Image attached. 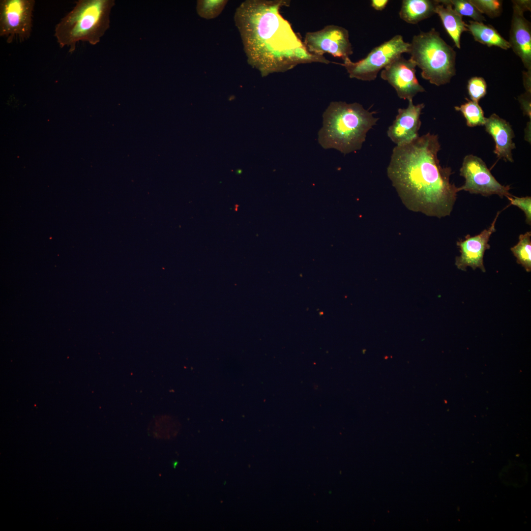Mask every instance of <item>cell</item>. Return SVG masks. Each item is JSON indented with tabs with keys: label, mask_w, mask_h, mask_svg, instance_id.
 <instances>
[{
	"label": "cell",
	"mask_w": 531,
	"mask_h": 531,
	"mask_svg": "<svg viewBox=\"0 0 531 531\" xmlns=\"http://www.w3.org/2000/svg\"><path fill=\"white\" fill-rule=\"evenodd\" d=\"M227 2L223 0H198L197 13L202 18L206 19L215 18L221 12Z\"/></svg>",
	"instance_id": "20"
},
{
	"label": "cell",
	"mask_w": 531,
	"mask_h": 531,
	"mask_svg": "<svg viewBox=\"0 0 531 531\" xmlns=\"http://www.w3.org/2000/svg\"><path fill=\"white\" fill-rule=\"evenodd\" d=\"M500 211H498L492 223L488 229H485L478 235L471 236L467 235L464 239H459L456 245L459 249L460 255L455 258V265L459 269L467 271L468 267L473 270L479 268L485 272L483 257L486 250L490 248L489 244L490 237L496 232V223Z\"/></svg>",
	"instance_id": "12"
},
{
	"label": "cell",
	"mask_w": 531,
	"mask_h": 531,
	"mask_svg": "<svg viewBox=\"0 0 531 531\" xmlns=\"http://www.w3.org/2000/svg\"><path fill=\"white\" fill-rule=\"evenodd\" d=\"M303 43L309 53L317 56L327 53L344 60L353 53L348 30L339 26L327 25L320 30L307 32Z\"/></svg>",
	"instance_id": "9"
},
{
	"label": "cell",
	"mask_w": 531,
	"mask_h": 531,
	"mask_svg": "<svg viewBox=\"0 0 531 531\" xmlns=\"http://www.w3.org/2000/svg\"><path fill=\"white\" fill-rule=\"evenodd\" d=\"M531 121H529L525 129V139L531 143Z\"/></svg>",
	"instance_id": "28"
},
{
	"label": "cell",
	"mask_w": 531,
	"mask_h": 531,
	"mask_svg": "<svg viewBox=\"0 0 531 531\" xmlns=\"http://www.w3.org/2000/svg\"><path fill=\"white\" fill-rule=\"evenodd\" d=\"M288 0H252L236 9L235 22L249 63L263 77L285 72L297 65L329 64L324 56L309 53L290 23L281 14Z\"/></svg>",
	"instance_id": "2"
},
{
	"label": "cell",
	"mask_w": 531,
	"mask_h": 531,
	"mask_svg": "<svg viewBox=\"0 0 531 531\" xmlns=\"http://www.w3.org/2000/svg\"><path fill=\"white\" fill-rule=\"evenodd\" d=\"M114 0H79L73 9L56 25L54 36L59 47L70 53L79 41L92 45L99 43L110 27Z\"/></svg>",
	"instance_id": "4"
},
{
	"label": "cell",
	"mask_w": 531,
	"mask_h": 531,
	"mask_svg": "<svg viewBox=\"0 0 531 531\" xmlns=\"http://www.w3.org/2000/svg\"><path fill=\"white\" fill-rule=\"evenodd\" d=\"M436 0H403L399 14L406 22L415 24L435 14Z\"/></svg>",
	"instance_id": "16"
},
{
	"label": "cell",
	"mask_w": 531,
	"mask_h": 531,
	"mask_svg": "<svg viewBox=\"0 0 531 531\" xmlns=\"http://www.w3.org/2000/svg\"><path fill=\"white\" fill-rule=\"evenodd\" d=\"M482 14L494 18L499 16L502 11V1L497 0H470Z\"/></svg>",
	"instance_id": "22"
},
{
	"label": "cell",
	"mask_w": 531,
	"mask_h": 531,
	"mask_svg": "<svg viewBox=\"0 0 531 531\" xmlns=\"http://www.w3.org/2000/svg\"><path fill=\"white\" fill-rule=\"evenodd\" d=\"M524 86L526 91L531 92V71H525L523 73Z\"/></svg>",
	"instance_id": "26"
},
{
	"label": "cell",
	"mask_w": 531,
	"mask_h": 531,
	"mask_svg": "<svg viewBox=\"0 0 531 531\" xmlns=\"http://www.w3.org/2000/svg\"><path fill=\"white\" fill-rule=\"evenodd\" d=\"M510 250L516 257L517 263L527 272L531 271V232L520 235L519 241Z\"/></svg>",
	"instance_id": "18"
},
{
	"label": "cell",
	"mask_w": 531,
	"mask_h": 531,
	"mask_svg": "<svg viewBox=\"0 0 531 531\" xmlns=\"http://www.w3.org/2000/svg\"><path fill=\"white\" fill-rule=\"evenodd\" d=\"M513 14L509 32L510 48L522 61L527 71H531V27L524 16L531 11L529 0H512Z\"/></svg>",
	"instance_id": "11"
},
{
	"label": "cell",
	"mask_w": 531,
	"mask_h": 531,
	"mask_svg": "<svg viewBox=\"0 0 531 531\" xmlns=\"http://www.w3.org/2000/svg\"><path fill=\"white\" fill-rule=\"evenodd\" d=\"M410 59L421 70V77L437 86L446 84L456 74L455 50L434 28L414 35L410 43Z\"/></svg>",
	"instance_id": "5"
},
{
	"label": "cell",
	"mask_w": 531,
	"mask_h": 531,
	"mask_svg": "<svg viewBox=\"0 0 531 531\" xmlns=\"http://www.w3.org/2000/svg\"><path fill=\"white\" fill-rule=\"evenodd\" d=\"M531 92L529 91H526L518 97L524 115L527 116L530 120L531 119Z\"/></svg>",
	"instance_id": "25"
},
{
	"label": "cell",
	"mask_w": 531,
	"mask_h": 531,
	"mask_svg": "<svg viewBox=\"0 0 531 531\" xmlns=\"http://www.w3.org/2000/svg\"><path fill=\"white\" fill-rule=\"evenodd\" d=\"M410 45L402 35L397 34L374 48L364 58L356 62L347 58L338 64L345 68L351 78L373 81L380 70L402 54L408 53Z\"/></svg>",
	"instance_id": "6"
},
{
	"label": "cell",
	"mask_w": 531,
	"mask_h": 531,
	"mask_svg": "<svg viewBox=\"0 0 531 531\" xmlns=\"http://www.w3.org/2000/svg\"><path fill=\"white\" fill-rule=\"evenodd\" d=\"M408 101L407 108L398 109V114L387 131L388 137L396 146L410 143L419 136L421 123L420 116L425 105H414L413 100Z\"/></svg>",
	"instance_id": "13"
},
{
	"label": "cell",
	"mask_w": 531,
	"mask_h": 531,
	"mask_svg": "<svg viewBox=\"0 0 531 531\" xmlns=\"http://www.w3.org/2000/svg\"><path fill=\"white\" fill-rule=\"evenodd\" d=\"M467 27L475 41L488 47L496 46L503 50L510 48L509 42L505 39L492 26L483 22L469 21Z\"/></svg>",
	"instance_id": "17"
},
{
	"label": "cell",
	"mask_w": 531,
	"mask_h": 531,
	"mask_svg": "<svg viewBox=\"0 0 531 531\" xmlns=\"http://www.w3.org/2000/svg\"><path fill=\"white\" fill-rule=\"evenodd\" d=\"M388 1V0H372L371 6L376 10L381 11L386 7Z\"/></svg>",
	"instance_id": "27"
},
{
	"label": "cell",
	"mask_w": 531,
	"mask_h": 531,
	"mask_svg": "<svg viewBox=\"0 0 531 531\" xmlns=\"http://www.w3.org/2000/svg\"><path fill=\"white\" fill-rule=\"evenodd\" d=\"M453 8L459 15L468 16L473 21L483 22L485 17L478 10L470 0H450Z\"/></svg>",
	"instance_id": "21"
},
{
	"label": "cell",
	"mask_w": 531,
	"mask_h": 531,
	"mask_svg": "<svg viewBox=\"0 0 531 531\" xmlns=\"http://www.w3.org/2000/svg\"><path fill=\"white\" fill-rule=\"evenodd\" d=\"M507 198L509 201L510 205L517 206L524 212L526 216V222L531 225V197H518L512 195Z\"/></svg>",
	"instance_id": "24"
},
{
	"label": "cell",
	"mask_w": 531,
	"mask_h": 531,
	"mask_svg": "<svg viewBox=\"0 0 531 531\" xmlns=\"http://www.w3.org/2000/svg\"><path fill=\"white\" fill-rule=\"evenodd\" d=\"M177 463H178V462H174V463H173V466H174V467L175 468L176 467V466H177Z\"/></svg>",
	"instance_id": "29"
},
{
	"label": "cell",
	"mask_w": 531,
	"mask_h": 531,
	"mask_svg": "<svg viewBox=\"0 0 531 531\" xmlns=\"http://www.w3.org/2000/svg\"><path fill=\"white\" fill-rule=\"evenodd\" d=\"M435 12L440 17L447 33L452 39L455 46L461 48L460 38L462 33L468 31L462 16L453 8L450 0H436Z\"/></svg>",
	"instance_id": "15"
},
{
	"label": "cell",
	"mask_w": 531,
	"mask_h": 531,
	"mask_svg": "<svg viewBox=\"0 0 531 531\" xmlns=\"http://www.w3.org/2000/svg\"><path fill=\"white\" fill-rule=\"evenodd\" d=\"M467 89L471 100L478 102L486 94L487 84L484 78L473 77L468 81Z\"/></svg>",
	"instance_id": "23"
},
{
	"label": "cell",
	"mask_w": 531,
	"mask_h": 531,
	"mask_svg": "<svg viewBox=\"0 0 531 531\" xmlns=\"http://www.w3.org/2000/svg\"><path fill=\"white\" fill-rule=\"evenodd\" d=\"M416 66L401 55L382 70L381 77L394 88L400 98L413 100L418 93L425 91L416 78Z\"/></svg>",
	"instance_id": "10"
},
{
	"label": "cell",
	"mask_w": 531,
	"mask_h": 531,
	"mask_svg": "<svg viewBox=\"0 0 531 531\" xmlns=\"http://www.w3.org/2000/svg\"><path fill=\"white\" fill-rule=\"evenodd\" d=\"M484 126L486 131L494 140V153L498 159L513 162L512 150L516 148L513 141L515 135L510 123L497 114H493L486 118Z\"/></svg>",
	"instance_id": "14"
},
{
	"label": "cell",
	"mask_w": 531,
	"mask_h": 531,
	"mask_svg": "<svg viewBox=\"0 0 531 531\" xmlns=\"http://www.w3.org/2000/svg\"><path fill=\"white\" fill-rule=\"evenodd\" d=\"M460 175L464 177V184L458 187L459 191L488 197L497 195L501 198L511 196L509 185H503L491 174L485 163L472 154L465 156L460 169Z\"/></svg>",
	"instance_id": "8"
},
{
	"label": "cell",
	"mask_w": 531,
	"mask_h": 531,
	"mask_svg": "<svg viewBox=\"0 0 531 531\" xmlns=\"http://www.w3.org/2000/svg\"><path fill=\"white\" fill-rule=\"evenodd\" d=\"M34 0H0V36L8 43L28 39L32 31Z\"/></svg>",
	"instance_id": "7"
},
{
	"label": "cell",
	"mask_w": 531,
	"mask_h": 531,
	"mask_svg": "<svg viewBox=\"0 0 531 531\" xmlns=\"http://www.w3.org/2000/svg\"><path fill=\"white\" fill-rule=\"evenodd\" d=\"M467 101L459 106H455L456 111L460 112L466 120V124L469 127L484 126L486 118L484 112L479 105L478 102L472 101L466 98Z\"/></svg>",
	"instance_id": "19"
},
{
	"label": "cell",
	"mask_w": 531,
	"mask_h": 531,
	"mask_svg": "<svg viewBox=\"0 0 531 531\" xmlns=\"http://www.w3.org/2000/svg\"><path fill=\"white\" fill-rule=\"evenodd\" d=\"M374 113L358 103L331 102L323 115L319 143L324 149L334 148L344 154L360 149L379 119Z\"/></svg>",
	"instance_id": "3"
},
{
	"label": "cell",
	"mask_w": 531,
	"mask_h": 531,
	"mask_svg": "<svg viewBox=\"0 0 531 531\" xmlns=\"http://www.w3.org/2000/svg\"><path fill=\"white\" fill-rule=\"evenodd\" d=\"M437 135L428 133L393 149L387 175L402 203L410 210L442 218L450 215L458 187L450 181L453 173L438 157Z\"/></svg>",
	"instance_id": "1"
}]
</instances>
